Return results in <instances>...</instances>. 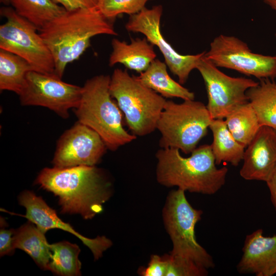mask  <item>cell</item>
Returning <instances> with one entry per match:
<instances>
[{
	"label": "cell",
	"instance_id": "6da1fadb",
	"mask_svg": "<svg viewBox=\"0 0 276 276\" xmlns=\"http://www.w3.org/2000/svg\"><path fill=\"white\" fill-rule=\"evenodd\" d=\"M35 183L58 197L61 213L79 214L85 219L101 213L112 192L108 176L96 166L45 168Z\"/></svg>",
	"mask_w": 276,
	"mask_h": 276
},
{
	"label": "cell",
	"instance_id": "7a4b0ae2",
	"mask_svg": "<svg viewBox=\"0 0 276 276\" xmlns=\"http://www.w3.org/2000/svg\"><path fill=\"white\" fill-rule=\"evenodd\" d=\"M112 22L95 7L66 11L40 29L53 57L55 74L61 78L66 65L81 56L93 37L118 35Z\"/></svg>",
	"mask_w": 276,
	"mask_h": 276
},
{
	"label": "cell",
	"instance_id": "3957f363",
	"mask_svg": "<svg viewBox=\"0 0 276 276\" xmlns=\"http://www.w3.org/2000/svg\"><path fill=\"white\" fill-rule=\"evenodd\" d=\"M179 151L171 148L157 151L156 177L159 184L205 195L215 194L224 185L228 169L216 167L211 145L196 147L187 157Z\"/></svg>",
	"mask_w": 276,
	"mask_h": 276
},
{
	"label": "cell",
	"instance_id": "277c9868",
	"mask_svg": "<svg viewBox=\"0 0 276 276\" xmlns=\"http://www.w3.org/2000/svg\"><path fill=\"white\" fill-rule=\"evenodd\" d=\"M110 79L100 75L87 80L75 113L78 122L100 135L108 149L116 151L137 137L124 127L123 113L110 93Z\"/></svg>",
	"mask_w": 276,
	"mask_h": 276
},
{
	"label": "cell",
	"instance_id": "5b68a950",
	"mask_svg": "<svg viewBox=\"0 0 276 276\" xmlns=\"http://www.w3.org/2000/svg\"><path fill=\"white\" fill-rule=\"evenodd\" d=\"M109 89L132 134L144 136L156 129L167 101L165 98L130 75L126 70L120 68L113 71Z\"/></svg>",
	"mask_w": 276,
	"mask_h": 276
},
{
	"label": "cell",
	"instance_id": "8992f818",
	"mask_svg": "<svg viewBox=\"0 0 276 276\" xmlns=\"http://www.w3.org/2000/svg\"><path fill=\"white\" fill-rule=\"evenodd\" d=\"M212 120L206 105L200 101L167 100L156 126L160 133L159 147L191 153L206 134Z\"/></svg>",
	"mask_w": 276,
	"mask_h": 276
},
{
	"label": "cell",
	"instance_id": "52a82bcc",
	"mask_svg": "<svg viewBox=\"0 0 276 276\" xmlns=\"http://www.w3.org/2000/svg\"><path fill=\"white\" fill-rule=\"evenodd\" d=\"M203 212L194 208L186 198L185 191H170L163 209L166 229L173 244L170 254L189 259L209 269L215 266L212 257L197 242L195 232Z\"/></svg>",
	"mask_w": 276,
	"mask_h": 276
},
{
	"label": "cell",
	"instance_id": "ba28073f",
	"mask_svg": "<svg viewBox=\"0 0 276 276\" xmlns=\"http://www.w3.org/2000/svg\"><path fill=\"white\" fill-rule=\"evenodd\" d=\"M0 13L6 18L0 26V49L25 59L35 71L55 74L53 55L37 27L12 7H2Z\"/></svg>",
	"mask_w": 276,
	"mask_h": 276
},
{
	"label": "cell",
	"instance_id": "9c48e42d",
	"mask_svg": "<svg viewBox=\"0 0 276 276\" xmlns=\"http://www.w3.org/2000/svg\"><path fill=\"white\" fill-rule=\"evenodd\" d=\"M205 56L218 67L234 70L259 80H273L276 78V55L254 53L246 42L234 36H216Z\"/></svg>",
	"mask_w": 276,
	"mask_h": 276
},
{
	"label": "cell",
	"instance_id": "30bf717a",
	"mask_svg": "<svg viewBox=\"0 0 276 276\" xmlns=\"http://www.w3.org/2000/svg\"><path fill=\"white\" fill-rule=\"evenodd\" d=\"M205 54L196 69L205 84L208 97L206 106L212 119H224L237 107L248 102L246 91L259 82L224 74L206 58Z\"/></svg>",
	"mask_w": 276,
	"mask_h": 276
},
{
	"label": "cell",
	"instance_id": "8fae6325",
	"mask_svg": "<svg viewBox=\"0 0 276 276\" xmlns=\"http://www.w3.org/2000/svg\"><path fill=\"white\" fill-rule=\"evenodd\" d=\"M82 90V87L66 83L55 74L31 71L18 96L23 106L45 107L66 119L69 110L78 107Z\"/></svg>",
	"mask_w": 276,
	"mask_h": 276
},
{
	"label": "cell",
	"instance_id": "7c38bea8",
	"mask_svg": "<svg viewBox=\"0 0 276 276\" xmlns=\"http://www.w3.org/2000/svg\"><path fill=\"white\" fill-rule=\"evenodd\" d=\"M163 11L160 5L150 9L145 7L139 13L130 15L125 29L129 32L143 34L150 43L156 46L171 72L177 76L178 82L182 85L188 80L191 72L196 69L205 51L195 55H182L175 50L160 31Z\"/></svg>",
	"mask_w": 276,
	"mask_h": 276
},
{
	"label": "cell",
	"instance_id": "4fadbf2b",
	"mask_svg": "<svg viewBox=\"0 0 276 276\" xmlns=\"http://www.w3.org/2000/svg\"><path fill=\"white\" fill-rule=\"evenodd\" d=\"M107 149L97 132L78 121L59 139L52 163L60 168L96 166Z\"/></svg>",
	"mask_w": 276,
	"mask_h": 276
},
{
	"label": "cell",
	"instance_id": "5bb4252c",
	"mask_svg": "<svg viewBox=\"0 0 276 276\" xmlns=\"http://www.w3.org/2000/svg\"><path fill=\"white\" fill-rule=\"evenodd\" d=\"M18 202L26 210V215L22 217L34 223L45 233L49 229L59 228L76 236L91 250L95 260L101 258L103 252L112 245L111 241L105 236L91 239L76 232L70 224L60 219L56 211L41 197L37 196L32 191L27 190L22 192L18 197Z\"/></svg>",
	"mask_w": 276,
	"mask_h": 276
},
{
	"label": "cell",
	"instance_id": "9a60e30c",
	"mask_svg": "<svg viewBox=\"0 0 276 276\" xmlns=\"http://www.w3.org/2000/svg\"><path fill=\"white\" fill-rule=\"evenodd\" d=\"M240 176L247 180H267L276 166V129L262 126L246 147Z\"/></svg>",
	"mask_w": 276,
	"mask_h": 276
},
{
	"label": "cell",
	"instance_id": "2e32d148",
	"mask_svg": "<svg viewBox=\"0 0 276 276\" xmlns=\"http://www.w3.org/2000/svg\"><path fill=\"white\" fill-rule=\"evenodd\" d=\"M242 251L237 265L239 273L256 276L276 274V235L264 236L262 229H257L246 236Z\"/></svg>",
	"mask_w": 276,
	"mask_h": 276
},
{
	"label": "cell",
	"instance_id": "e0dca14e",
	"mask_svg": "<svg viewBox=\"0 0 276 276\" xmlns=\"http://www.w3.org/2000/svg\"><path fill=\"white\" fill-rule=\"evenodd\" d=\"M111 46L112 50L108 60L110 66L120 63L140 74L145 71L156 57L154 45L146 37L131 39L130 43L113 38Z\"/></svg>",
	"mask_w": 276,
	"mask_h": 276
},
{
	"label": "cell",
	"instance_id": "ac0fdd59",
	"mask_svg": "<svg viewBox=\"0 0 276 276\" xmlns=\"http://www.w3.org/2000/svg\"><path fill=\"white\" fill-rule=\"evenodd\" d=\"M167 67L165 62L155 59L145 71L135 77L145 86L165 98L194 100V93L173 80L168 73Z\"/></svg>",
	"mask_w": 276,
	"mask_h": 276
},
{
	"label": "cell",
	"instance_id": "d6986e66",
	"mask_svg": "<svg viewBox=\"0 0 276 276\" xmlns=\"http://www.w3.org/2000/svg\"><path fill=\"white\" fill-rule=\"evenodd\" d=\"M13 246L28 254L42 269L48 270L52 252L45 233L29 221L15 230Z\"/></svg>",
	"mask_w": 276,
	"mask_h": 276
},
{
	"label": "cell",
	"instance_id": "ffe728a7",
	"mask_svg": "<svg viewBox=\"0 0 276 276\" xmlns=\"http://www.w3.org/2000/svg\"><path fill=\"white\" fill-rule=\"evenodd\" d=\"M209 128L213 137L211 146L216 165L225 162L237 166L243 160L245 148L233 137L225 120L213 119Z\"/></svg>",
	"mask_w": 276,
	"mask_h": 276
},
{
	"label": "cell",
	"instance_id": "44dd1931",
	"mask_svg": "<svg viewBox=\"0 0 276 276\" xmlns=\"http://www.w3.org/2000/svg\"><path fill=\"white\" fill-rule=\"evenodd\" d=\"M249 102L258 117L260 124L276 129V83L272 80H260L247 90Z\"/></svg>",
	"mask_w": 276,
	"mask_h": 276
},
{
	"label": "cell",
	"instance_id": "7402d4cb",
	"mask_svg": "<svg viewBox=\"0 0 276 276\" xmlns=\"http://www.w3.org/2000/svg\"><path fill=\"white\" fill-rule=\"evenodd\" d=\"M34 71L25 59L0 49V89L18 95L23 88L27 73Z\"/></svg>",
	"mask_w": 276,
	"mask_h": 276
},
{
	"label": "cell",
	"instance_id": "603a6c76",
	"mask_svg": "<svg viewBox=\"0 0 276 276\" xmlns=\"http://www.w3.org/2000/svg\"><path fill=\"white\" fill-rule=\"evenodd\" d=\"M225 122L235 139L245 148L261 127L256 112L249 101L240 105L226 116Z\"/></svg>",
	"mask_w": 276,
	"mask_h": 276
},
{
	"label": "cell",
	"instance_id": "cb8c5ba5",
	"mask_svg": "<svg viewBox=\"0 0 276 276\" xmlns=\"http://www.w3.org/2000/svg\"><path fill=\"white\" fill-rule=\"evenodd\" d=\"M16 13L39 30L66 10L53 0H9Z\"/></svg>",
	"mask_w": 276,
	"mask_h": 276
},
{
	"label": "cell",
	"instance_id": "d4e9b609",
	"mask_svg": "<svg viewBox=\"0 0 276 276\" xmlns=\"http://www.w3.org/2000/svg\"><path fill=\"white\" fill-rule=\"evenodd\" d=\"M52 257L49 270L62 276L81 275V263L79 259V247L68 241L50 244Z\"/></svg>",
	"mask_w": 276,
	"mask_h": 276
},
{
	"label": "cell",
	"instance_id": "484cf974",
	"mask_svg": "<svg viewBox=\"0 0 276 276\" xmlns=\"http://www.w3.org/2000/svg\"><path fill=\"white\" fill-rule=\"evenodd\" d=\"M151 0H98L97 8L108 20L113 21L122 14L130 15L140 12Z\"/></svg>",
	"mask_w": 276,
	"mask_h": 276
},
{
	"label": "cell",
	"instance_id": "4316f807",
	"mask_svg": "<svg viewBox=\"0 0 276 276\" xmlns=\"http://www.w3.org/2000/svg\"><path fill=\"white\" fill-rule=\"evenodd\" d=\"M164 255L168 262L166 276H205L208 274L207 269L189 259L170 253Z\"/></svg>",
	"mask_w": 276,
	"mask_h": 276
},
{
	"label": "cell",
	"instance_id": "83f0119b",
	"mask_svg": "<svg viewBox=\"0 0 276 276\" xmlns=\"http://www.w3.org/2000/svg\"><path fill=\"white\" fill-rule=\"evenodd\" d=\"M168 262L166 257L157 255L151 256L146 267H141L139 273L142 276H166Z\"/></svg>",
	"mask_w": 276,
	"mask_h": 276
},
{
	"label": "cell",
	"instance_id": "f1b7e54d",
	"mask_svg": "<svg viewBox=\"0 0 276 276\" xmlns=\"http://www.w3.org/2000/svg\"><path fill=\"white\" fill-rule=\"evenodd\" d=\"M6 224L5 220L1 218V225L2 227L0 230V255H10L14 253L15 248L13 246V235L15 230L7 229L4 227Z\"/></svg>",
	"mask_w": 276,
	"mask_h": 276
},
{
	"label": "cell",
	"instance_id": "f546056e",
	"mask_svg": "<svg viewBox=\"0 0 276 276\" xmlns=\"http://www.w3.org/2000/svg\"><path fill=\"white\" fill-rule=\"evenodd\" d=\"M63 7L66 11L80 8H89L97 7L98 0H53Z\"/></svg>",
	"mask_w": 276,
	"mask_h": 276
},
{
	"label": "cell",
	"instance_id": "4dcf8cb0",
	"mask_svg": "<svg viewBox=\"0 0 276 276\" xmlns=\"http://www.w3.org/2000/svg\"><path fill=\"white\" fill-rule=\"evenodd\" d=\"M266 182L270 192L271 202L276 211V166Z\"/></svg>",
	"mask_w": 276,
	"mask_h": 276
},
{
	"label": "cell",
	"instance_id": "1f68e13d",
	"mask_svg": "<svg viewBox=\"0 0 276 276\" xmlns=\"http://www.w3.org/2000/svg\"><path fill=\"white\" fill-rule=\"evenodd\" d=\"M271 8L276 13V0H259ZM274 36L276 39V30L274 33Z\"/></svg>",
	"mask_w": 276,
	"mask_h": 276
},
{
	"label": "cell",
	"instance_id": "d6a6232c",
	"mask_svg": "<svg viewBox=\"0 0 276 276\" xmlns=\"http://www.w3.org/2000/svg\"><path fill=\"white\" fill-rule=\"evenodd\" d=\"M1 3L5 5L8 6L10 5L9 0H0Z\"/></svg>",
	"mask_w": 276,
	"mask_h": 276
}]
</instances>
